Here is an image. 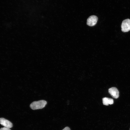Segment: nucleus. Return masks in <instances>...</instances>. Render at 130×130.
Returning a JSON list of instances; mask_svg holds the SVG:
<instances>
[{"instance_id": "obj_1", "label": "nucleus", "mask_w": 130, "mask_h": 130, "mask_svg": "<svg viewBox=\"0 0 130 130\" xmlns=\"http://www.w3.org/2000/svg\"><path fill=\"white\" fill-rule=\"evenodd\" d=\"M47 104V102L46 101L41 100L33 102L30 104V106L32 109L36 110L43 108Z\"/></svg>"}, {"instance_id": "obj_7", "label": "nucleus", "mask_w": 130, "mask_h": 130, "mask_svg": "<svg viewBox=\"0 0 130 130\" xmlns=\"http://www.w3.org/2000/svg\"><path fill=\"white\" fill-rule=\"evenodd\" d=\"M0 130H11L9 128H8L5 127L1 128L0 129Z\"/></svg>"}, {"instance_id": "obj_4", "label": "nucleus", "mask_w": 130, "mask_h": 130, "mask_svg": "<svg viewBox=\"0 0 130 130\" xmlns=\"http://www.w3.org/2000/svg\"><path fill=\"white\" fill-rule=\"evenodd\" d=\"M109 93L113 98L117 99L119 96V92L117 89L114 87H112L108 90Z\"/></svg>"}, {"instance_id": "obj_9", "label": "nucleus", "mask_w": 130, "mask_h": 130, "mask_svg": "<svg viewBox=\"0 0 130 130\" xmlns=\"http://www.w3.org/2000/svg\"></svg>"}, {"instance_id": "obj_2", "label": "nucleus", "mask_w": 130, "mask_h": 130, "mask_svg": "<svg viewBox=\"0 0 130 130\" xmlns=\"http://www.w3.org/2000/svg\"><path fill=\"white\" fill-rule=\"evenodd\" d=\"M121 30L124 32L130 30V20L127 19L123 21L121 25Z\"/></svg>"}, {"instance_id": "obj_5", "label": "nucleus", "mask_w": 130, "mask_h": 130, "mask_svg": "<svg viewBox=\"0 0 130 130\" xmlns=\"http://www.w3.org/2000/svg\"><path fill=\"white\" fill-rule=\"evenodd\" d=\"M0 124L5 127L10 128L13 126V124L9 121L3 118H0Z\"/></svg>"}, {"instance_id": "obj_3", "label": "nucleus", "mask_w": 130, "mask_h": 130, "mask_svg": "<svg viewBox=\"0 0 130 130\" xmlns=\"http://www.w3.org/2000/svg\"><path fill=\"white\" fill-rule=\"evenodd\" d=\"M98 20L97 16L94 15L90 16L87 20V24L89 26H93L96 24Z\"/></svg>"}, {"instance_id": "obj_6", "label": "nucleus", "mask_w": 130, "mask_h": 130, "mask_svg": "<svg viewBox=\"0 0 130 130\" xmlns=\"http://www.w3.org/2000/svg\"><path fill=\"white\" fill-rule=\"evenodd\" d=\"M103 104L104 105H108L109 104H112L114 103L113 99L111 98L106 97L102 99Z\"/></svg>"}, {"instance_id": "obj_8", "label": "nucleus", "mask_w": 130, "mask_h": 130, "mask_svg": "<svg viewBox=\"0 0 130 130\" xmlns=\"http://www.w3.org/2000/svg\"><path fill=\"white\" fill-rule=\"evenodd\" d=\"M62 130H71L70 128L68 127H66L65 128H64V129H63Z\"/></svg>"}]
</instances>
